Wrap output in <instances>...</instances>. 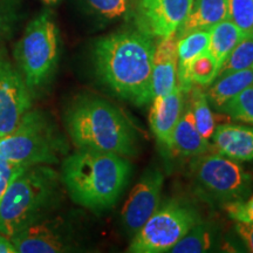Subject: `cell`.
Returning a JSON list of instances; mask_svg holds the SVG:
<instances>
[{"label":"cell","mask_w":253,"mask_h":253,"mask_svg":"<svg viewBox=\"0 0 253 253\" xmlns=\"http://www.w3.org/2000/svg\"><path fill=\"white\" fill-rule=\"evenodd\" d=\"M154 50L151 38L141 32H121L100 38L93 47L95 73L116 96L143 106L153 101Z\"/></svg>","instance_id":"obj_1"},{"label":"cell","mask_w":253,"mask_h":253,"mask_svg":"<svg viewBox=\"0 0 253 253\" xmlns=\"http://www.w3.org/2000/svg\"><path fill=\"white\" fill-rule=\"evenodd\" d=\"M63 122L77 149L136 156L137 134L125 114L113 103L95 95H79L68 104Z\"/></svg>","instance_id":"obj_2"},{"label":"cell","mask_w":253,"mask_h":253,"mask_svg":"<svg viewBox=\"0 0 253 253\" xmlns=\"http://www.w3.org/2000/svg\"><path fill=\"white\" fill-rule=\"evenodd\" d=\"M130 173L131 166L126 157L77 149L63 158L60 176L75 204L101 212L119 201Z\"/></svg>","instance_id":"obj_3"},{"label":"cell","mask_w":253,"mask_h":253,"mask_svg":"<svg viewBox=\"0 0 253 253\" xmlns=\"http://www.w3.org/2000/svg\"><path fill=\"white\" fill-rule=\"evenodd\" d=\"M61 185V176L52 166L21 169L0 202V233L12 238L33 220L54 212Z\"/></svg>","instance_id":"obj_4"},{"label":"cell","mask_w":253,"mask_h":253,"mask_svg":"<svg viewBox=\"0 0 253 253\" xmlns=\"http://www.w3.org/2000/svg\"><path fill=\"white\" fill-rule=\"evenodd\" d=\"M68 154V142L48 113L31 108L0 137V157L21 167L54 166Z\"/></svg>","instance_id":"obj_5"},{"label":"cell","mask_w":253,"mask_h":253,"mask_svg":"<svg viewBox=\"0 0 253 253\" xmlns=\"http://www.w3.org/2000/svg\"><path fill=\"white\" fill-rule=\"evenodd\" d=\"M13 62L36 100L48 89L58 69L59 31L52 14L41 12L13 47Z\"/></svg>","instance_id":"obj_6"},{"label":"cell","mask_w":253,"mask_h":253,"mask_svg":"<svg viewBox=\"0 0 253 253\" xmlns=\"http://www.w3.org/2000/svg\"><path fill=\"white\" fill-rule=\"evenodd\" d=\"M199 221L198 213L189 205L176 201L168 202L158 207L153 216L135 233L128 252H170Z\"/></svg>","instance_id":"obj_7"},{"label":"cell","mask_w":253,"mask_h":253,"mask_svg":"<svg viewBox=\"0 0 253 253\" xmlns=\"http://www.w3.org/2000/svg\"><path fill=\"white\" fill-rule=\"evenodd\" d=\"M191 172L199 191L223 204L243 201L251 191V176L239 162L219 153L196 156Z\"/></svg>","instance_id":"obj_8"},{"label":"cell","mask_w":253,"mask_h":253,"mask_svg":"<svg viewBox=\"0 0 253 253\" xmlns=\"http://www.w3.org/2000/svg\"><path fill=\"white\" fill-rule=\"evenodd\" d=\"M11 239L17 253H61L78 249L72 224L53 212L33 220Z\"/></svg>","instance_id":"obj_9"},{"label":"cell","mask_w":253,"mask_h":253,"mask_svg":"<svg viewBox=\"0 0 253 253\" xmlns=\"http://www.w3.org/2000/svg\"><path fill=\"white\" fill-rule=\"evenodd\" d=\"M33 96L19 73L8 49L0 50V137L17 126L23 116L33 108Z\"/></svg>","instance_id":"obj_10"},{"label":"cell","mask_w":253,"mask_h":253,"mask_svg":"<svg viewBox=\"0 0 253 253\" xmlns=\"http://www.w3.org/2000/svg\"><path fill=\"white\" fill-rule=\"evenodd\" d=\"M194 0H137L135 24L149 38L175 34L189 14Z\"/></svg>","instance_id":"obj_11"},{"label":"cell","mask_w":253,"mask_h":253,"mask_svg":"<svg viewBox=\"0 0 253 253\" xmlns=\"http://www.w3.org/2000/svg\"><path fill=\"white\" fill-rule=\"evenodd\" d=\"M163 182L160 170L149 169L132 188L121 212L122 223L129 233L135 235L160 207Z\"/></svg>","instance_id":"obj_12"},{"label":"cell","mask_w":253,"mask_h":253,"mask_svg":"<svg viewBox=\"0 0 253 253\" xmlns=\"http://www.w3.org/2000/svg\"><path fill=\"white\" fill-rule=\"evenodd\" d=\"M183 91L178 84L169 93L153 99L149 123L161 147L170 151L171 138L183 112Z\"/></svg>","instance_id":"obj_13"},{"label":"cell","mask_w":253,"mask_h":253,"mask_svg":"<svg viewBox=\"0 0 253 253\" xmlns=\"http://www.w3.org/2000/svg\"><path fill=\"white\" fill-rule=\"evenodd\" d=\"M177 37L162 38L155 46L151 71V97L164 95L177 86Z\"/></svg>","instance_id":"obj_14"},{"label":"cell","mask_w":253,"mask_h":253,"mask_svg":"<svg viewBox=\"0 0 253 253\" xmlns=\"http://www.w3.org/2000/svg\"><path fill=\"white\" fill-rule=\"evenodd\" d=\"M211 140L218 153L237 162L253 161V126L219 125L214 128Z\"/></svg>","instance_id":"obj_15"},{"label":"cell","mask_w":253,"mask_h":253,"mask_svg":"<svg viewBox=\"0 0 253 253\" xmlns=\"http://www.w3.org/2000/svg\"><path fill=\"white\" fill-rule=\"evenodd\" d=\"M210 150L209 140L203 137L196 126L190 104L185 107L184 113L173 130L170 151L178 156L196 157L207 154Z\"/></svg>","instance_id":"obj_16"},{"label":"cell","mask_w":253,"mask_h":253,"mask_svg":"<svg viewBox=\"0 0 253 253\" xmlns=\"http://www.w3.org/2000/svg\"><path fill=\"white\" fill-rule=\"evenodd\" d=\"M229 19L227 0H194L189 14L176 32L177 39L194 31L210 30Z\"/></svg>","instance_id":"obj_17"},{"label":"cell","mask_w":253,"mask_h":253,"mask_svg":"<svg viewBox=\"0 0 253 253\" xmlns=\"http://www.w3.org/2000/svg\"><path fill=\"white\" fill-rule=\"evenodd\" d=\"M210 32L209 30L194 31L177 40V84L184 94L194 87L189 80V66L196 56L209 50Z\"/></svg>","instance_id":"obj_18"},{"label":"cell","mask_w":253,"mask_h":253,"mask_svg":"<svg viewBox=\"0 0 253 253\" xmlns=\"http://www.w3.org/2000/svg\"><path fill=\"white\" fill-rule=\"evenodd\" d=\"M251 86H253V68L243 69L217 78L205 94L209 102L220 110L232 97Z\"/></svg>","instance_id":"obj_19"},{"label":"cell","mask_w":253,"mask_h":253,"mask_svg":"<svg viewBox=\"0 0 253 253\" xmlns=\"http://www.w3.org/2000/svg\"><path fill=\"white\" fill-rule=\"evenodd\" d=\"M209 32H210L209 52L216 60L218 67L220 68L223 62L237 46V43L245 37V34L229 19L216 24Z\"/></svg>","instance_id":"obj_20"},{"label":"cell","mask_w":253,"mask_h":253,"mask_svg":"<svg viewBox=\"0 0 253 253\" xmlns=\"http://www.w3.org/2000/svg\"><path fill=\"white\" fill-rule=\"evenodd\" d=\"M214 242L213 230L207 224L199 223L192 227L173 248L172 253H202L211 250Z\"/></svg>","instance_id":"obj_21"},{"label":"cell","mask_w":253,"mask_h":253,"mask_svg":"<svg viewBox=\"0 0 253 253\" xmlns=\"http://www.w3.org/2000/svg\"><path fill=\"white\" fill-rule=\"evenodd\" d=\"M190 91H191L190 107H191L196 126L202 136L209 140L213 134L216 125H214L213 114L211 112L207 94L199 86H194Z\"/></svg>","instance_id":"obj_22"},{"label":"cell","mask_w":253,"mask_h":253,"mask_svg":"<svg viewBox=\"0 0 253 253\" xmlns=\"http://www.w3.org/2000/svg\"><path fill=\"white\" fill-rule=\"evenodd\" d=\"M21 0H0V50L7 48L21 21Z\"/></svg>","instance_id":"obj_23"},{"label":"cell","mask_w":253,"mask_h":253,"mask_svg":"<svg viewBox=\"0 0 253 253\" xmlns=\"http://www.w3.org/2000/svg\"><path fill=\"white\" fill-rule=\"evenodd\" d=\"M253 68V34L245 36L237 43L218 71V77L232 72Z\"/></svg>","instance_id":"obj_24"},{"label":"cell","mask_w":253,"mask_h":253,"mask_svg":"<svg viewBox=\"0 0 253 253\" xmlns=\"http://www.w3.org/2000/svg\"><path fill=\"white\" fill-rule=\"evenodd\" d=\"M218 71H219V67H218L216 60L211 55V53L207 50V52L196 56L190 63L188 71L189 80L192 86H210L217 79Z\"/></svg>","instance_id":"obj_25"},{"label":"cell","mask_w":253,"mask_h":253,"mask_svg":"<svg viewBox=\"0 0 253 253\" xmlns=\"http://www.w3.org/2000/svg\"><path fill=\"white\" fill-rule=\"evenodd\" d=\"M220 110L233 120L253 125V86L240 91Z\"/></svg>","instance_id":"obj_26"},{"label":"cell","mask_w":253,"mask_h":253,"mask_svg":"<svg viewBox=\"0 0 253 253\" xmlns=\"http://www.w3.org/2000/svg\"><path fill=\"white\" fill-rule=\"evenodd\" d=\"M229 20L245 36L253 34V0H227Z\"/></svg>","instance_id":"obj_27"},{"label":"cell","mask_w":253,"mask_h":253,"mask_svg":"<svg viewBox=\"0 0 253 253\" xmlns=\"http://www.w3.org/2000/svg\"><path fill=\"white\" fill-rule=\"evenodd\" d=\"M88 6L104 18L114 19L126 13L128 0H86Z\"/></svg>","instance_id":"obj_28"},{"label":"cell","mask_w":253,"mask_h":253,"mask_svg":"<svg viewBox=\"0 0 253 253\" xmlns=\"http://www.w3.org/2000/svg\"><path fill=\"white\" fill-rule=\"evenodd\" d=\"M226 213L236 221L253 223V196L246 201H236L223 204Z\"/></svg>","instance_id":"obj_29"},{"label":"cell","mask_w":253,"mask_h":253,"mask_svg":"<svg viewBox=\"0 0 253 253\" xmlns=\"http://www.w3.org/2000/svg\"><path fill=\"white\" fill-rule=\"evenodd\" d=\"M25 167L11 162L4 157H0V202H1L5 191L7 190L9 183Z\"/></svg>","instance_id":"obj_30"},{"label":"cell","mask_w":253,"mask_h":253,"mask_svg":"<svg viewBox=\"0 0 253 253\" xmlns=\"http://www.w3.org/2000/svg\"><path fill=\"white\" fill-rule=\"evenodd\" d=\"M235 230L240 240L244 243L246 250L253 253V223L248 221H236Z\"/></svg>","instance_id":"obj_31"},{"label":"cell","mask_w":253,"mask_h":253,"mask_svg":"<svg viewBox=\"0 0 253 253\" xmlns=\"http://www.w3.org/2000/svg\"><path fill=\"white\" fill-rule=\"evenodd\" d=\"M0 253H17L12 239L2 233H0Z\"/></svg>","instance_id":"obj_32"},{"label":"cell","mask_w":253,"mask_h":253,"mask_svg":"<svg viewBox=\"0 0 253 253\" xmlns=\"http://www.w3.org/2000/svg\"><path fill=\"white\" fill-rule=\"evenodd\" d=\"M41 1L43 2V4L46 5H49V6H53V5H56L60 0H41Z\"/></svg>","instance_id":"obj_33"}]
</instances>
